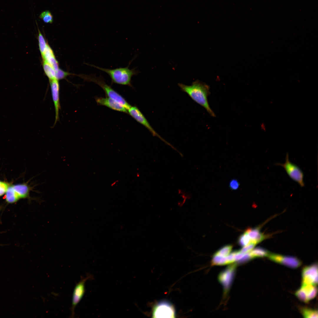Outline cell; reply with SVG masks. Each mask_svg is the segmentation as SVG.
I'll return each instance as SVG.
<instances>
[{"label":"cell","instance_id":"6da1fadb","mask_svg":"<svg viewBox=\"0 0 318 318\" xmlns=\"http://www.w3.org/2000/svg\"><path fill=\"white\" fill-rule=\"evenodd\" d=\"M178 85L182 91L187 93L194 101L204 107L211 116H215L208 100V97L210 95L209 87L208 85L198 80L193 82L190 86L182 83H178Z\"/></svg>","mask_w":318,"mask_h":318},{"label":"cell","instance_id":"7a4b0ae2","mask_svg":"<svg viewBox=\"0 0 318 318\" xmlns=\"http://www.w3.org/2000/svg\"><path fill=\"white\" fill-rule=\"evenodd\" d=\"M133 60L129 62L128 65L126 67L112 69L103 68L93 64L89 65L107 73L111 78L112 85L116 84L133 87L131 83L132 77L137 75L139 72L135 68L132 69L129 68V66Z\"/></svg>","mask_w":318,"mask_h":318},{"label":"cell","instance_id":"3957f363","mask_svg":"<svg viewBox=\"0 0 318 318\" xmlns=\"http://www.w3.org/2000/svg\"><path fill=\"white\" fill-rule=\"evenodd\" d=\"M82 77L87 81L94 82L99 85L103 90L107 97L118 102L127 110L131 106L121 95L105 82L101 74L99 77L96 76L95 74H91L89 75H82Z\"/></svg>","mask_w":318,"mask_h":318},{"label":"cell","instance_id":"277c9868","mask_svg":"<svg viewBox=\"0 0 318 318\" xmlns=\"http://www.w3.org/2000/svg\"><path fill=\"white\" fill-rule=\"evenodd\" d=\"M284 163H277L276 165L282 167L289 177L297 183L301 187L305 186L304 181V173L297 165L291 162L289 160V154L287 153Z\"/></svg>","mask_w":318,"mask_h":318},{"label":"cell","instance_id":"5b68a950","mask_svg":"<svg viewBox=\"0 0 318 318\" xmlns=\"http://www.w3.org/2000/svg\"><path fill=\"white\" fill-rule=\"evenodd\" d=\"M127 113L137 121L147 128L153 136H156L166 144L172 147V145L162 138L153 129L146 118L139 109L135 106H131L127 110ZM172 147H173L172 146Z\"/></svg>","mask_w":318,"mask_h":318},{"label":"cell","instance_id":"8992f818","mask_svg":"<svg viewBox=\"0 0 318 318\" xmlns=\"http://www.w3.org/2000/svg\"><path fill=\"white\" fill-rule=\"evenodd\" d=\"M92 278V275H87L86 277L82 278L75 286L73 293L72 306L71 307V317H74L75 307L84 295L85 292V284L87 280Z\"/></svg>","mask_w":318,"mask_h":318},{"label":"cell","instance_id":"52a82bcc","mask_svg":"<svg viewBox=\"0 0 318 318\" xmlns=\"http://www.w3.org/2000/svg\"><path fill=\"white\" fill-rule=\"evenodd\" d=\"M302 286L318 284V265L314 263L304 267L302 272Z\"/></svg>","mask_w":318,"mask_h":318},{"label":"cell","instance_id":"ba28073f","mask_svg":"<svg viewBox=\"0 0 318 318\" xmlns=\"http://www.w3.org/2000/svg\"><path fill=\"white\" fill-rule=\"evenodd\" d=\"M268 257L272 261L292 268H297L302 264L299 259L294 256L270 253Z\"/></svg>","mask_w":318,"mask_h":318},{"label":"cell","instance_id":"9c48e42d","mask_svg":"<svg viewBox=\"0 0 318 318\" xmlns=\"http://www.w3.org/2000/svg\"><path fill=\"white\" fill-rule=\"evenodd\" d=\"M153 317L156 318H173L175 311L173 307L167 302H160L155 307L153 311Z\"/></svg>","mask_w":318,"mask_h":318},{"label":"cell","instance_id":"30bf717a","mask_svg":"<svg viewBox=\"0 0 318 318\" xmlns=\"http://www.w3.org/2000/svg\"><path fill=\"white\" fill-rule=\"evenodd\" d=\"M55 112V125L59 118V111L60 109L59 98V85L58 80L54 79L49 80Z\"/></svg>","mask_w":318,"mask_h":318},{"label":"cell","instance_id":"8fae6325","mask_svg":"<svg viewBox=\"0 0 318 318\" xmlns=\"http://www.w3.org/2000/svg\"><path fill=\"white\" fill-rule=\"evenodd\" d=\"M95 99L98 105L106 106L117 111L127 113V110L124 106L110 98L96 97Z\"/></svg>","mask_w":318,"mask_h":318},{"label":"cell","instance_id":"7c38bea8","mask_svg":"<svg viewBox=\"0 0 318 318\" xmlns=\"http://www.w3.org/2000/svg\"><path fill=\"white\" fill-rule=\"evenodd\" d=\"M42 55L43 60L49 64L56 71L59 69L58 62L55 57L52 50L48 44L44 52Z\"/></svg>","mask_w":318,"mask_h":318},{"label":"cell","instance_id":"4fadbf2b","mask_svg":"<svg viewBox=\"0 0 318 318\" xmlns=\"http://www.w3.org/2000/svg\"><path fill=\"white\" fill-rule=\"evenodd\" d=\"M13 187L20 198H30L29 193L34 187L29 186L26 183L12 185Z\"/></svg>","mask_w":318,"mask_h":318},{"label":"cell","instance_id":"5bb4252c","mask_svg":"<svg viewBox=\"0 0 318 318\" xmlns=\"http://www.w3.org/2000/svg\"><path fill=\"white\" fill-rule=\"evenodd\" d=\"M250 237L251 242L256 244L265 239L266 236L261 233L259 227L248 229L246 231Z\"/></svg>","mask_w":318,"mask_h":318},{"label":"cell","instance_id":"9a60e30c","mask_svg":"<svg viewBox=\"0 0 318 318\" xmlns=\"http://www.w3.org/2000/svg\"><path fill=\"white\" fill-rule=\"evenodd\" d=\"M308 302L314 299L316 296L318 289L316 285L308 284L301 286Z\"/></svg>","mask_w":318,"mask_h":318},{"label":"cell","instance_id":"2e32d148","mask_svg":"<svg viewBox=\"0 0 318 318\" xmlns=\"http://www.w3.org/2000/svg\"><path fill=\"white\" fill-rule=\"evenodd\" d=\"M20 199L12 185H9L5 193V199L6 202L9 203H13L16 202Z\"/></svg>","mask_w":318,"mask_h":318},{"label":"cell","instance_id":"e0dca14e","mask_svg":"<svg viewBox=\"0 0 318 318\" xmlns=\"http://www.w3.org/2000/svg\"><path fill=\"white\" fill-rule=\"evenodd\" d=\"M270 253L267 250L264 248L260 247L253 249L249 253L252 258L255 257H268Z\"/></svg>","mask_w":318,"mask_h":318},{"label":"cell","instance_id":"ac0fdd59","mask_svg":"<svg viewBox=\"0 0 318 318\" xmlns=\"http://www.w3.org/2000/svg\"><path fill=\"white\" fill-rule=\"evenodd\" d=\"M43 67L45 73L49 80L56 79V71L49 64L43 60Z\"/></svg>","mask_w":318,"mask_h":318},{"label":"cell","instance_id":"d6986e66","mask_svg":"<svg viewBox=\"0 0 318 318\" xmlns=\"http://www.w3.org/2000/svg\"><path fill=\"white\" fill-rule=\"evenodd\" d=\"M301 313L304 318H313L318 317V311L307 307L301 308Z\"/></svg>","mask_w":318,"mask_h":318},{"label":"cell","instance_id":"ffe728a7","mask_svg":"<svg viewBox=\"0 0 318 318\" xmlns=\"http://www.w3.org/2000/svg\"><path fill=\"white\" fill-rule=\"evenodd\" d=\"M39 17L46 23L52 24L53 22V15L48 10L42 11L40 14Z\"/></svg>","mask_w":318,"mask_h":318},{"label":"cell","instance_id":"44dd1931","mask_svg":"<svg viewBox=\"0 0 318 318\" xmlns=\"http://www.w3.org/2000/svg\"><path fill=\"white\" fill-rule=\"evenodd\" d=\"M38 30L39 45L40 52L42 55L44 52L48 44L38 28Z\"/></svg>","mask_w":318,"mask_h":318},{"label":"cell","instance_id":"7402d4cb","mask_svg":"<svg viewBox=\"0 0 318 318\" xmlns=\"http://www.w3.org/2000/svg\"><path fill=\"white\" fill-rule=\"evenodd\" d=\"M238 242L240 245L244 246L251 243V241L248 234L245 231L240 236Z\"/></svg>","mask_w":318,"mask_h":318},{"label":"cell","instance_id":"603a6c76","mask_svg":"<svg viewBox=\"0 0 318 318\" xmlns=\"http://www.w3.org/2000/svg\"><path fill=\"white\" fill-rule=\"evenodd\" d=\"M232 248V246L231 245L225 246L217 251L215 255L224 256H226L231 252Z\"/></svg>","mask_w":318,"mask_h":318},{"label":"cell","instance_id":"cb8c5ba5","mask_svg":"<svg viewBox=\"0 0 318 318\" xmlns=\"http://www.w3.org/2000/svg\"><path fill=\"white\" fill-rule=\"evenodd\" d=\"M296 297L301 301L305 303L309 302L307 297L302 289L301 287L295 292Z\"/></svg>","mask_w":318,"mask_h":318},{"label":"cell","instance_id":"d4e9b609","mask_svg":"<svg viewBox=\"0 0 318 318\" xmlns=\"http://www.w3.org/2000/svg\"><path fill=\"white\" fill-rule=\"evenodd\" d=\"M68 75V73L59 68L56 71V78L58 80L65 78Z\"/></svg>","mask_w":318,"mask_h":318},{"label":"cell","instance_id":"484cf974","mask_svg":"<svg viewBox=\"0 0 318 318\" xmlns=\"http://www.w3.org/2000/svg\"><path fill=\"white\" fill-rule=\"evenodd\" d=\"M9 185L8 183L0 180V196L5 193Z\"/></svg>","mask_w":318,"mask_h":318},{"label":"cell","instance_id":"4316f807","mask_svg":"<svg viewBox=\"0 0 318 318\" xmlns=\"http://www.w3.org/2000/svg\"><path fill=\"white\" fill-rule=\"evenodd\" d=\"M256 244L252 242H251L248 245L244 246L241 250V253H246L252 250Z\"/></svg>","mask_w":318,"mask_h":318},{"label":"cell","instance_id":"83f0119b","mask_svg":"<svg viewBox=\"0 0 318 318\" xmlns=\"http://www.w3.org/2000/svg\"><path fill=\"white\" fill-rule=\"evenodd\" d=\"M239 186V183L238 180L236 179H233L231 180L229 184V187L232 190H236L238 189Z\"/></svg>","mask_w":318,"mask_h":318}]
</instances>
